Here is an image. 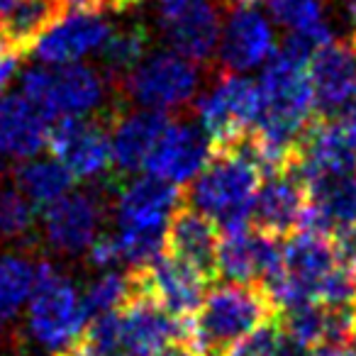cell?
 <instances>
[{"label": "cell", "instance_id": "1", "mask_svg": "<svg viewBox=\"0 0 356 356\" xmlns=\"http://www.w3.org/2000/svg\"><path fill=\"white\" fill-rule=\"evenodd\" d=\"M266 176L249 142L242 139L215 147L208 166L188 188V205L215 220L220 232H234L252 225V208L261 178Z\"/></svg>", "mask_w": 356, "mask_h": 356}, {"label": "cell", "instance_id": "2", "mask_svg": "<svg viewBox=\"0 0 356 356\" xmlns=\"http://www.w3.org/2000/svg\"><path fill=\"white\" fill-rule=\"evenodd\" d=\"M273 317L261 283H222L205 293L198 315L188 320V341L200 356H225L229 346Z\"/></svg>", "mask_w": 356, "mask_h": 356}, {"label": "cell", "instance_id": "3", "mask_svg": "<svg viewBox=\"0 0 356 356\" xmlns=\"http://www.w3.org/2000/svg\"><path fill=\"white\" fill-rule=\"evenodd\" d=\"M20 93L30 98L49 122L59 118L100 115L108 103V79L93 66L37 64L22 71Z\"/></svg>", "mask_w": 356, "mask_h": 356}, {"label": "cell", "instance_id": "4", "mask_svg": "<svg viewBox=\"0 0 356 356\" xmlns=\"http://www.w3.org/2000/svg\"><path fill=\"white\" fill-rule=\"evenodd\" d=\"M90 315L83 293L49 261H37V281L27 300V332L44 349L61 354L74 346Z\"/></svg>", "mask_w": 356, "mask_h": 356}, {"label": "cell", "instance_id": "5", "mask_svg": "<svg viewBox=\"0 0 356 356\" xmlns=\"http://www.w3.org/2000/svg\"><path fill=\"white\" fill-rule=\"evenodd\" d=\"M122 81L129 103L137 108L171 113L186 108L195 98L200 71L198 64L186 59L184 54L173 49H159L149 51Z\"/></svg>", "mask_w": 356, "mask_h": 356}, {"label": "cell", "instance_id": "6", "mask_svg": "<svg viewBox=\"0 0 356 356\" xmlns=\"http://www.w3.org/2000/svg\"><path fill=\"white\" fill-rule=\"evenodd\" d=\"M198 124L210 134L215 147L242 139L249 134L261 115V90L259 81L244 74L222 71L215 86H210L195 103Z\"/></svg>", "mask_w": 356, "mask_h": 356}, {"label": "cell", "instance_id": "7", "mask_svg": "<svg viewBox=\"0 0 356 356\" xmlns=\"http://www.w3.org/2000/svg\"><path fill=\"white\" fill-rule=\"evenodd\" d=\"M113 27L108 13L86 6H66L37 37L30 51L40 64H76L93 51H100Z\"/></svg>", "mask_w": 356, "mask_h": 356}, {"label": "cell", "instance_id": "8", "mask_svg": "<svg viewBox=\"0 0 356 356\" xmlns=\"http://www.w3.org/2000/svg\"><path fill=\"white\" fill-rule=\"evenodd\" d=\"M156 27L168 49L203 64L218 49L222 20L215 0H156Z\"/></svg>", "mask_w": 356, "mask_h": 356}, {"label": "cell", "instance_id": "9", "mask_svg": "<svg viewBox=\"0 0 356 356\" xmlns=\"http://www.w3.org/2000/svg\"><path fill=\"white\" fill-rule=\"evenodd\" d=\"M47 147L74 173L76 181H90L113 168L110 124L100 115L54 120Z\"/></svg>", "mask_w": 356, "mask_h": 356}, {"label": "cell", "instance_id": "10", "mask_svg": "<svg viewBox=\"0 0 356 356\" xmlns=\"http://www.w3.org/2000/svg\"><path fill=\"white\" fill-rule=\"evenodd\" d=\"M273 51H276V32L271 20L249 3L229 6V15L222 22L215 49L222 71L247 74L266 64Z\"/></svg>", "mask_w": 356, "mask_h": 356}, {"label": "cell", "instance_id": "11", "mask_svg": "<svg viewBox=\"0 0 356 356\" xmlns=\"http://www.w3.org/2000/svg\"><path fill=\"white\" fill-rule=\"evenodd\" d=\"M132 273L137 281V293L152 298L176 317L193 315L208 293L210 278L168 252L154 259L149 266L134 268Z\"/></svg>", "mask_w": 356, "mask_h": 356}, {"label": "cell", "instance_id": "12", "mask_svg": "<svg viewBox=\"0 0 356 356\" xmlns=\"http://www.w3.org/2000/svg\"><path fill=\"white\" fill-rule=\"evenodd\" d=\"M215 144L198 122H168L154 152L149 154L144 171L173 186H191L208 166Z\"/></svg>", "mask_w": 356, "mask_h": 356}, {"label": "cell", "instance_id": "13", "mask_svg": "<svg viewBox=\"0 0 356 356\" xmlns=\"http://www.w3.org/2000/svg\"><path fill=\"white\" fill-rule=\"evenodd\" d=\"M103 227V203L88 191H69L64 198L54 200L42 215V232L56 254L81 257Z\"/></svg>", "mask_w": 356, "mask_h": 356}, {"label": "cell", "instance_id": "14", "mask_svg": "<svg viewBox=\"0 0 356 356\" xmlns=\"http://www.w3.org/2000/svg\"><path fill=\"white\" fill-rule=\"evenodd\" d=\"M281 237L264 229L242 227L222 232L218 244V276L232 283H261L281 264Z\"/></svg>", "mask_w": 356, "mask_h": 356}, {"label": "cell", "instance_id": "15", "mask_svg": "<svg viewBox=\"0 0 356 356\" xmlns=\"http://www.w3.org/2000/svg\"><path fill=\"white\" fill-rule=\"evenodd\" d=\"M118 317L120 337L127 356H154L171 341L188 339V320L171 315L142 293L120 307Z\"/></svg>", "mask_w": 356, "mask_h": 356}, {"label": "cell", "instance_id": "16", "mask_svg": "<svg viewBox=\"0 0 356 356\" xmlns=\"http://www.w3.org/2000/svg\"><path fill=\"white\" fill-rule=\"evenodd\" d=\"M307 210V184L291 166L264 176L252 208V225L273 237L300 229Z\"/></svg>", "mask_w": 356, "mask_h": 356}, {"label": "cell", "instance_id": "17", "mask_svg": "<svg viewBox=\"0 0 356 356\" xmlns=\"http://www.w3.org/2000/svg\"><path fill=\"white\" fill-rule=\"evenodd\" d=\"M181 205L178 186L144 173L124 181L118 188L115 220L122 229H166L171 215Z\"/></svg>", "mask_w": 356, "mask_h": 356}, {"label": "cell", "instance_id": "18", "mask_svg": "<svg viewBox=\"0 0 356 356\" xmlns=\"http://www.w3.org/2000/svg\"><path fill=\"white\" fill-rule=\"evenodd\" d=\"M49 120L22 93L0 95V159L27 161L49 142Z\"/></svg>", "mask_w": 356, "mask_h": 356}, {"label": "cell", "instance_id": "19", "mask_svg": "<svg viewBox=\"0 0 356 356\" xmlns=\"http://www.w3.org/2000/svg\"><path fill=\"white\" fill-rule=\"evenodd\" d=\"M168 122H171L168 113L149 108H137L132 113L113 118L110 147H113V166L118 176H127L144 168Z\"/></svg>", "mask_w": 356, "mask_h": 356}, {"label": "cell", "instance_id": "20", "mask_svg": "<svg viewBox=\"0 0 356 356\" xmlns=\"http://www.w3.org/2000/svg\"><path fill=\"white\" fill-rule=\"evenodd\" d=\"M220 227L213 218L195 210L193 205H178L166 225V252L184 259L186 264L203 271L208 278L218 276Z\"/></svg>", "mask_w": 356, "mask_h": 356}, {"label": "cell", "instance_id": "21", "mask_svg": "<svg viewBox=\"0 0 356 356\" xmlns=\"http://www.w3.org/2000/svg\"><path fill=\"white\" fill-rule=\"evenodd\" d=\"M356 225V173L317 178L307 184V210L300 229L339 234Z\"/></svg>", "mask_w": 356, "mask_h": 356}, {"label": "cell", "instance_id": "22", "mask_svg": "<svg viewBox=\"0 0 356 356\" xmlns=\"http://www.w3.org/2000/svg\"><path fill=\"white\" fill-rule=\"evenodd\" d=\"M312 93L317 110L325 115L337 113L341 100L349 95L356 83V49L344 42H327L307 61Z\"/></svg>", "mask_w": 356, "mask_h": 356}, {"label": "cell", "instance_id": "23", "mask_svg": "<svg viewBox=\"0 0 356 356\" xmlns=\"http://www.w3.org/2000/svg\"><path fill=\"white\" fill-rule=\"evenodd\" d=\"M13 181L32 200L35 208H47V205L64 198L74 188L76 176L56 156L51 159L35 156L17 163L15 173H13Z\"/></svg>", "mask_w": 356, "mask_h": 356}, {"label": "cell", "instance_id": "24", "mask_svg": "<svg viewBox=\"0 0 356 356\" xmlns=\"http://www.w3.org/2000/svg\"><path fill=\"white\" fill-rule=\"evenodd\" d=\"M64 8L66 0H17L0 17V37L25 54Z\"/></svg>", "mask_w": 356, "mask_h": 356}, {"label": "cell", "instance_id": "25", "mask_svg": "<svg viewBox=\"0 0 356 356\" xmlns=\"http://www.w3.org/2000/svg\"><path fill=\"white\" fill-rule=\"evenodd\" d=\"M37 281V264L25 254H0V330L17 320Z\"/></svg>", "mask_w": 356, "mask_h": 356}, {"label": "cell", "instance_id": "26", "mask_svg": "<svg viewBox=\"0 0 356 356\" xmlns=\"http://www.w3.org/2000/svg\"><path fill=\"white\" fill-rule=\"evenodd\" d=\"M268 15L288 35L307 37L317 47L334 40L322 0H268Z\"/></svg>", "mask_w": 356, "mask_h": 356}, {"label": "cell", "instance_id": "27", "mask_svg": "<svg viewBox=\"0 0 356 356\" xmlns=\"http://www.w3.org/2000/svg\"><path fill=\"white\" fill-rule=\"evenodd\" d=\"M149 54V30L142 22L113 27L105 44L100 47V61L113 81L124 79Z\"/></svg>", "mask_w": 356, "mask_h": 356}, {"label": "cell", "instance_id": "28", "mask_svg": "<svg viewBox=\"0 0 356 356\" xmlns=\"http://www.w3.org/2000/svg\"><path fill=\"white\" fill-rule=\"evenodd\" d=\"M137 296V281H134L132 271H115V268H105L98 278L86 286L83 302L90 317L105 315V312H118L120 307L127 305L132 298Z\"/></svg>", "mask_w": 356, "mask_h": 356}, {"label": "cell", "instance_id": "29", "mask_svg": "<svg viewBox=\"0 0 356 356\" xmlns=\"http://www.w3.org/2000/svg\"><path fill=\"white\" fill-rule=\"evenodd\" d=\"M307 346L288 334L278 317H271L261 327L239 339L225 356H307Z\"/></svg>", "mask_w": 356, "mask_h": 356}, {"label": "cell", "instance_id": "30", "mask_svg": "<svg viewBox=\"0 0 356 356\" xmlns=\"http://www.w3.org/2000/svg\"><path fill=\"white\" fill-rule=\"evenodd\" d=\"M66 356H127L120 337L118 312H105L88 320L86 330L74 341Z\"/></svg>", "mask_w": 356, "mask_h": 356}, {"label": "cell", "instance_id": "31", "mask_svg": "<svg viewBox=\"0 0 356 356\" xmlns=\"http://www.w3.org/2000/svg\"><path fill=\"white\" fill-rule=\"evenodd\" d=\"M37 208L32 200L13 186H0V244L25 239L37 220Z\"/></svg>", "mask_w": 356, "mask_h": 356}, {"label": "cell", "instance_id": "32", "mask_svg": "<svg viewBox=\"0 0 356 356\" xmlns=\"http://www.w3.org/2000/svg\"><path fill=\"white\" fill-rule=\"evenodd\" d=\"M20 59H22V51L10 47L0 37V93H3L6 86L15 79L17 69H20Z\"/></svg>", "mask_w": 356, "mask_h": 356}, {"label": "cell", "instance_id": "33", "mask_svg": "<svg viewBox=\"0 0 356 356\" xmlns=\"http://www.w3.org/2000/svg\"><path fill=\"white\" fill-rule=\"evenodd\" d=\"M334 242H337V252H339L341 264H344L351 276L356 278V225L337 234Z\"/></svg>", "mask_w": 356, "mask_h": 356}, {"label": "cell", "instance_id": "34", "mask_svg": "<svg viewBox=\"0 0 356 356\" xmlns=\"http://www.w3.org/2000/svg\"><path fill=\"white\" fill-rule=\"evenodd\" d=\"M154 356H200L198 351L193 349L191 344H181V341H171L163 349H159Z\"/></svg>", "mask_w": 356, "mask_h": 356}, {"label": "cell", "instance_id": "35", "mask_svg": "<svg viewBox=\"0 0 356 356\" xmlns=\"http://www.w3.org/2000/svg\"><path fill=\"white\" fill-rule=\"evenodd\" d=\"M332 115H334V118L356 120V83H354V88L349 90V95L341 100V105L337 108V113H332Z\"/></svg>", "mask_w": 356, "mask_h": 356}, {"label": "cell", "instance_id": "36", "mask_svg": "<svg viewBox=\"0 0 356 356\" xmlns=\"http://www.w3.org/2000/svg\"><path fill=\"white\" fill-rule=\"evenodd\" d=\"M229 6H242V3H249V6H254V3H257V0H227Z\"/></svg>", "mask_w": 356, "mask_h": 356}, {"label": "cell", "instance_id": "37", "mask_svg": "<svg viewBox=\"0 0 356 356\" xmlns=\"http://www.w3.org/2000/svg\"><path fill=\"white\" fill-rule=\"evenodd\" d=\"M351 47H354V49H356V35H354V42H351Z\"/></svg>", "mask_w": 356, "mask_h": 356}]
</instances>
